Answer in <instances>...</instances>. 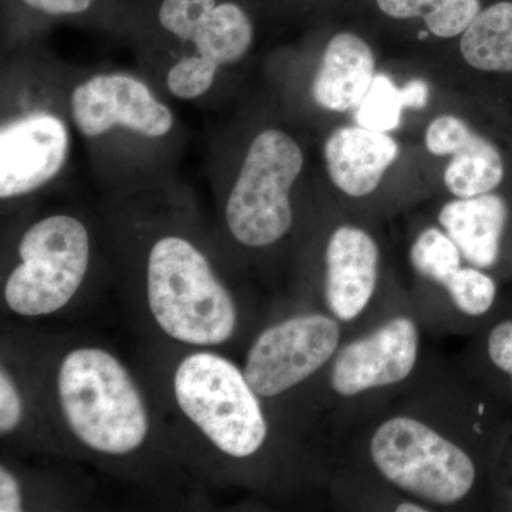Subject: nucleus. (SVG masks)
I'll list each match as a JSON object with an SVG mask.
<instances>
[{
	"instance_id": "f257e3e1",
	"label": "nucleus",
	"mask_w": 512,
	"mask_h": 512,
	"mask_svg": "<svg viewBox=\"0 0 512 512\" xmlns=\"http://www.w3.org/2000/svg\"><path fill=\"white\" fill-rule=\"evenodd\" d=\"M148 303L171 338L197 346L227 342L237 308L200 249L180 235L157 239L148 254Z\"/></svg>"
},
{
	"instance_id": "f03ea898",
	"label": "nucleus",
	"mask_w": 512,
	"mask_h": 512,
	"mask_svg": "<svg viewBox=\"0 0 512 512\" xmlns=\"http://www.w3.org/2000/svg\"><path fill=\"white\" fill-rule=\"evenodd\" d=\"M59 397L70 429L99 453L121 456L146 440L143 397L126 367L104 350L77 349L64 357Z\"/></svg>"
},
{
	"instance_id": "7ed1b4c3",
	"label": "nucleus",
	"mask_w": 512,
	"mask_h": 512,
	"mask_svg": "<svg viewBox=\"0 0 512 512\" xmlns=\"http://www.w3.org/2000/svg\"><path fill=\"white\" fill-rule=\"evenodd\" d=\"M158 23L177 43L163 80L167 92L181 101L207 96L222 73L241 63L254 45V23L234 2L163 0Z\"/></svg>"
},
{
	"instance_id": "20e7f679",
	"label": "nucleus",
	"mask_w": 512,
	"mask_h": 512,
	"mask_svg": "<svg viewBox=\"0 0 512 512\" xmlns=\"http://www.w3.org/2000/svg\"><path fill=\"white\" fill-rule=\"evenodd\" d=\"M66 104L73 127L97 151H153L177 137L173 109L137 74H89L74 84Z\"/></svg>"
},
{
	"instance_id": "39448f33",
	"label": "nucleus",
	"mask_w": 512,
	"mask_h": 512,
	"mask_svg": "<svg viewBox=\"0 0 512 512\" xmlns=\"http://www.w3.org/2000/svg\"><path fill=\"white\" fill-rule=\"evenodd\" d=\"M303 165L302 148L291 134L269 127L252 138L225 202V222L235 241L264 248L288 234L291 191Z\"/></svg>"
},
{
	"instance_id": "423d86ee",
	"label": "nucleus",
	"mask_w": 512,
	"mask_h": 512,
	"mask_svg": "<svg viewBox=\"0 0 512 512\" xmlns=\"http://www.w3.org/2000/svg\"><path fill=\"white\" fill-rule=\"evenodd\" d=\"M174 390L185 416L228 456L249 457L264 444L268 427L255 390L225 357L208 352L185 357Z\"/></svg>"
},
{
	"instance_id": "0eeeda50",
	"label": "nucleus",
	"mask_w": 512,
	"mask_h": 512,
	"mask_svg": "<svg viewBox=\"0 0 512 512\" xmlns=\"http://www.w3.org/2000/svg\"><path fill=\"white\" fill-rule=\"evenodd\" d=\"M18 254L20 262L5 285L6 303L18 315H49L82 285L90 261L89 231L72 215H49L26 229Z\"/></svg>"
},
{
	"instance_id": "6e6552de",
	"label": "nucleus",
	"mask_w": 512,
	"mask_h": 512,
	"mask_svg": "<svg viewBox=\"0 0 512 512\" xmlns=\"http://www.w3.org/2000/svg\"><path fill=\"white\" fill-rule=\"evenodd\" d=\"M370 454L390 483L434 504L457 503L476 481V466L467 453L409 417L383 423L370 443Z\"/></svg>"
},
{
	"instance_id": "1a4fd4ad",
	"label": "nucleus",
	"mask_w": 512,
	"mask_h": 512,
	"mask_svg": "<svg viewBox=\"0 0 512 512\" xmlns=\"http://www.w3.org/2000/svg\"><path fill=\"white\" fill-rule=\"evenodd\" d=\"M69 110L26 104L3 114L0 126V198L25 197L52 183L72 153Z\"/></svg>"
},
{
	"instance_id": "9d476101",
	"label": "nucleus",
	"mask_w": 512,
	"mask_h": 512,
	"mask_svg": "<svg viewBox=\"0 0 512 512\" xmlns=\"http://www.w3.org/2000/svg\"><path fill=\"white\" fill-rule=\"evenodd\" d=\"M339 336L338 323L328 316H296L278 323L255 340L245 377L258 396H278L318 372L338 349Z\"/></svg>"
},
{
	"instance_id": "9b49d317",
	"label": "nucleus",
	"mask_w": 512,
	"mask_h": 512,
	"mask_svg": "<svg viewBox=\"0 0 512 512\" xmlns=\"http://www.w3.org/2000/svg\"><path fill=\"white\" fill-rule=\"evenodd\" d=\"M419 355V332L412 320L392 319L372 335L350 343L336 357L332 386L352 397L376 387L402 382L412 373Z\"/></svg>"
},
{
	"instance_id": "f8f14e48",
	"label": "nucleus",
	"mask_w": 512,
	"mask_h": 512,
	"mask_svg": "<svg viewBox=\"0 0 512 512\" xmlns=\"http://www.w3.org/2000/svg\"><path fill=\"white\" fill-rule=\"evenodd\" d=\"M424 143L433 156H453L444 171V184L456 197H478L503 183L500 151L466 121L450 114L437 117L427 127Z\"/></svg>"
},
{
	"instance_id": "ddd939ff",
	"label": "nucleus",
	"mask_w": 512,
	"mask_h": 512,
	"mask_svg": "<svg viewBox=\"0 0 512 512\" xmlns=\"http://www.w3.org/2000/svg\"><path fill=\"white\" fill-rule=\"evenodd\" d=\"M325 296L336 318H357L375 293L379 247L363 229L340 227L326 248Z\"/></svg>"
},
{
	"instance_id": "4468645a",
	"label": "nucleus",
	"mask_w": 512,
	"mask_h": 512,
	"mask_svg": "<svg viewBox=\"0 0 512 512\" xmlns=\"http://www.w3.org/2000/svg\"><path fill=\"white\" fill-rule=\"evenodd\" d=\"M323 154L332 183L346 195L359 198L379 187L399 156V146L383 131L342 127L326 140Z\"/></svg>"
},
{
	"instance_id": "2eb2a0df",
	"label": "nucleus",
	"mask_w": 512,
	"mask_h": 512,
	"mask_svg": "<svg viewBox=\"0 0 512 512\" xmlns=\"http://www.w3.org/2000/svg\"><path fill=\"white\" fill-rule=\"evenodd\" d=\"M372 47L355 33L330 39L312 80V99L320 109L345 113L359 106L376 73Z\"/></svg>"
},
{
	"instance_id": "dca6fc26",
	"label": "nucleus",
	"mask_w": 512,
	"mask_h": 512,
	"mask_svg": "<svg viewBox=\"0 0 512 512\" xmlns=\"http://www.w3.org/2000/svg\"><path fill=\"white\" fill-rule=\"evenodd\" d=\"M441 227L476 268H493L500 258L501 238L508 221V205L500 195L458 198L440 211Z\"/></svg>"
},
{
	"instance_id": "f3484780",
	"label": "nucleus",
	"mask_w": 512,
	"mask_h": 512,
	"mask_svg": "<svg viewBox=\"0 0 512 512\" xmlns=\"http://www.w3.org/2000/svg\"><path fill=\"white\" fill-rule=\"evenodd\" d=\"M461 55L483 72H512V2L481 10L460 40Z\"/></svg>"
},
{
	"instance_id": "a211bd4d",
	"label": "nucleus",
	"mask_w": 512,
	"mask_h": 512,
	"mask_svg": "<svg viewBox=\"0 0 512 512\" xmlns=\"http://www.w3.org/2000/svg\"><path fill=\"white\" fill-rule=\"evenodd\" d=\"M393 19L421 18L427 30L441 39L463 35L481 12L480 0H376Z\"/></svg>"
},
{
	"instance_id": "6ab92c4d",
	"label": "nucleus",
	"mask_w": 512,
	"mask_h": 512,
	"mask_svg": "<svg viewBox=\"0 0 512 512\" xmlns=\"http://www.w3.org/2000/svg\"><path fill=\"white\" fill-rule=\"evenodd\" d=\"M404 109L407 107L403 89H397L389 76L379 73L357 106L356 123L369 130L387 133L400 126Z\"/></svg>"
},
{
	"instance_id": "aec40b11",
	"label": "nucleus",
	"mask_w": 512,
	"mask_h": 512,
	"mask_svg": "<svg viewBox=\"0 0 512 512\" xmlns=\"http://www.w3.org/2000/svg\"><path fill=\"white\" fill-rule=\"evenodd\" d=\"M412 264L420 275L446 285L461 264V252L447 232L429 228L421 232L410 252Z\"/></svg>"
},
{
	"instance_id": "412c9836",
	"label": "nucleus",
	"mask_w": 512,
	"mask_h": 512,
	"mask_svg": "<svg viewBox=\"0 0 512 512\" xmlns=\"http://www.w3.org/2000/svg\"><path fill=\"white\" fill-rule=\"evenodd\" d=\"M444 286L457 308L470 316L490 311L497 296V286L491 276L477 268L458 269Z\"/></svg>"
},
{
	"instance_id": "4be33fe9",
	"label": "nucleus",
	"mask_w": 512,
	"mask_h": 512,
	"mask_svg": "<svg viewBox=\"0 0 512 512\" xmlns=\"http://www.w3.org/2000/svg\"><path fill=\"white\" fill-rule=\"evenodd\" d=\"M491 363L505 375L512 376V319L498 323L487 342Z\"/></svg>"
},
{
	"instance_id": "5701e85b",
	"label": "nucleus",
	"mask_w": 512,
	"mask_h": 512,
	"mask_svg": "<svg viewBox=\"0 0 512 512\" xmlns=\"http://www.w3.org/2000/svg\"><path fill=\"white\" fill-rule=\"evenodd\" d=\"M22 419V400L18 389L5 369L0 372V431L8 434L19 426Z\"/></svg>"
},
{
	"instance_id": "b1692460",
	"label": "nucleus",
	"mask_w": 512,
	"mask_h": 512,
	"mask_svg": "<svg viewBox=\"0 0 512 512\" xmlns=\"http://www.w3.org/2000/svg\"><path fill=\"white\" fill-rule=\"evenodd\" d=\"M30 9L50 16H76L92 8L94 0H22Z\"/></svg>"
},
{
	"instance_id": "393cba45",
	"label": "nucleus",
	"mask_w": 512,
	"mask_h": 512,
	"mask_svg": "<svg viewBox=\"0 0 512 512\" xmlns=\"http://www.w3.org/2000/svg\"><path fill=\"white\" fill-rule=\"evenodd\" d=\"M0 511H22V497L18 481L5 467L0 468Z\"/></svg>"
},
{
	"instance_id": "a878e982",
	"label": "nucleus",
	"mask_w": 512,
	"mask_h": 512,
	"mask_svg": "<svg viewBox=\"0 0 512 512\" xmlns=\"http://www.w3.org/2000/svg\"><path fill=\"white\" fill-rule=\"evenodd\" d=\"M404 99L407 109L420 110L427 106L429 101V86L423 80H412L403 87Z\"/></svg>"
},
{
	"instance_id": "bb28decb",
	"label": "nucleus",
	"mask_w": 512,
	"mask_h": 512,
	"mask_svg": "<svg viewBox=\"0 0 512 512\" xmlns=\"http://www.w3.org/2000/svg\"><path fill=\"white\" fill-rule=\"evenodd\" d=\"M397 512H426L427 508L420 507V505L413 503H403L396 508Z\"/></svg>"
},
{
	"instance_id": "cd10ccee",
	"label": "nucleus",
	"mask_w": 512,
	"mask_h": 512,
	"mask_svg": "<svg viewBox=\"0 0 512 512\" xmlns=\"http://www.w3.org/2000/svg\"><path fill=\"white\" fill-rule=\"evenodd\" d=\"M424 36H427V32H421L420 33V39H424Z\"/></svg>"
}]
</instances>
